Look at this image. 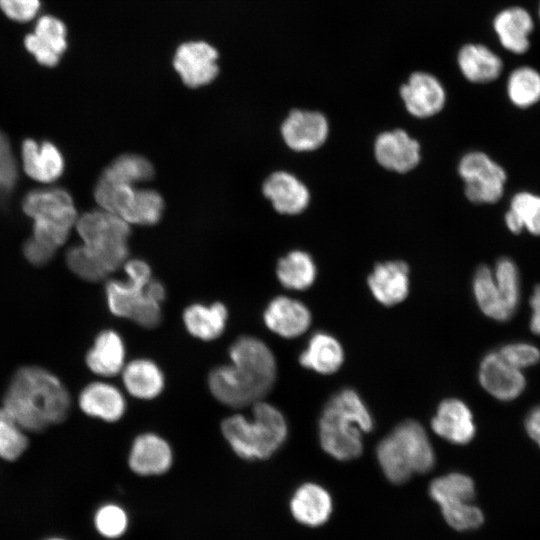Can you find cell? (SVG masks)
Wrapping results in <instances>:
<instances>
[{
    "instance_id": "1f68e13d",
    "label": "cell",
    "mask_w": 540,
    "mask_h": 540,
    "mask_svg": "<svg viewBox=\"0 0 540 540\" xmlns=\"http://www.w3.org/2000/svg\"><path fill=\"white\" fill-rule=\"evenodd\" d=\"M429 495L440 508L470 503L475 495V486L471 477L452 472L435 478L429 486Z\"/></svg>"
},
{
    "instance_id": "2e32d148",
    "label": "cell",
    "mask_w": 540,
    "mask_h": 540,
    "mask_svg": "<svg viewBox=\"0 0 540 540\" xmlns=\"http://www.w3.org/2000/svg\"><path fill=\"white\" fill-rule=\"evenodd\" d=\"M410 271L400 260L385 261L374 266L367 283L373 297L384 306L401 303L409 294Z\"/></svg>"
},
{
    "instance_id": "8992f818",
    "label": "cell",
    "mask_w": 540,
    "mask_h": 540,
    "mask_svg": "<svg viewBox=\"0 0 540 540\" xmlns=\"http://www.w3.org/2000/svg\"><path fill=\"white\" fill-rule=\"evenodd\" d=\"M376 455L385 477L394 484L407 482L415 473H427L435 464L430 439L415 420L396 426L379 442Z\"/></svg>"
},
{
    "instance_id": "7c38bea8",
    "label": "cell",
    "mask_w": 540,
    "mask_h": 540,
    "mask_svg": "<svg viewBox=\"0 0 540 540\" xmlns=\"http://www.w3.org/2000/svg\"><path fill=\"white\" fill-rule=\"evenodd\" d=\"M400 97L409 114L429 118L438 114L446 103V91L434 75L416 71L400 87Z\"/></svg>"
},
{
    "instance_id": "d590c367",
    "label": "cell",
    "mask_w": 540,
    "mask_h": 540,
    "mask_svg": "<svg viewBox=\"0 0 540 540\" xmlns=\"http://www.w3.org/2000/svg\"><path fill=\"white\" fill-rule=\"evenodd\" d=\"M24 429L4 409L0 408V457L7 461L18 459L28 446Z\"/></svg>"
},
{
    "instance_id": "d6986e66",
    "label": "cell",
    "mask_w": 540,
    "mask_h": 540,
    "mask_svg": "<svg viewBox=\"0 0 540 540\" xmlns=\"http://www.w3.org/2000/svg\"><path fill=\"white\" fill-rule=\"evenodd\" d=\"M263 194L278 213L286 215L303 212L310 202L307 186L286 171H276L269 175L263 183Z\"/></svg>"
},
{
    "instance_id": "44dd1931",
    "label": "cell",
    "mask_w": 540,
    "mask_h": 540,
    "mask_svg": "<svg viewBox=\"0 0 540 540\" xmlns=\"http://www.w3.org/2000/svg\"><path fill=\"white\" fill-rule=\"evenodd\" d=\"M21 155L26 174L36 181L53 182L63 173V156L51 142L27 139L22 144Z\"/></svg>"
},
{
    "instance_id": "4dcf8cb0",
    "label": "cell",
    "mask_w": 540,
    "mask_h": 540,
    "mask_svg": "<svg viewBox=\"0 0 540 540\" xmlns=\"http://www.w3.org/2000/svg\"><path fill=\"white\" fill-rule=\"evenodd\" d=\"M505 224L514 234L526 229L532 235L540 236V196L528 191L516 193L505 214Z\"/></svg>"
},
{
    "instance_id": "603a6c76",
    "label": "cell",
    "mask_w": 540,
    "mask_h": 540,
    "mask_svg": "<svg viewBox=\"0 0 540 540\" xmlns=\"http://www.w3.org/2000/svg\"><path fill=\"white\" fill-rule=\"evenodd\" d=\"M534 22L522 7H509L499 12L493 21L494 31L501 45L515 54L525 53L530 46L529 36Z\"/></svg>"
},
{
    "instance_id": "9a60e30c",
    "label": "cell",
    "mask_w": 540,
    "mask_h": 540,
    "mask_svg": "<svg viewBox=\"0 0 540 540\" xmlns=\"http://www.w3.org/2000/svg\"><path fill=\"white\" fill-rule=\"evenodd\" d=\"M173 452L166 440L154 433L137 436L131 446L128 464L140 476H157L169 471Z\"/></svg>"
},
{
    "instance_id": "b9f144b4",
    "label": "cell",
    "mask_w": 540,
    "mask_h": 540,
    "mask_svg": "<svg viewBox=\"0 0 540 540\" xmlns=\"http://www.w3.org/2000/svg\"><path fill=\"white\" fill-rule=\"evenodd\" d=\"M40 7V0H0L1 11L9 19L21 23L34 19Z\"/></svg>"
},
{
    "instance_id": "ba28073f",
    "label": "cell",
    "mask_w": 540,
    "mask_h": 540,
    "mask_svg": "<svg viewBox=\"0 0 540 540\" xmlns=\"http://www.w3.org/2000/svg\"><path fill=\"white\" fill-rule=\"evenodd\" d=\"M23 210L33 220L32 237L55 250L77 221L71 196L60 188L31 191L24 198Z\"/></svg>"
},
{
    "instance_id": "4fadbf2b",
    "label": "cell",
    "mask_w": 540,
    "mask_h": 540,
    "mask_svg": "<svg viewBox=\"0 0 540 540\" xmlns=\"http://www.w3.org/2000/svg\"><path fill=\"white\" fill-rule=\"evenodd\" d=\"M478 378L486 392L501 401L517 398L526 386L522 370L509 364L498 351L484 356L479 366Z\"/></svg>"
},
{
    "instance_id": "60d3db41",
    "label": "cell",
    "mask_w": 540,
    "mask_h": 540,
    "mask_svg": "<svg viewBox=\"0 0 540 540\" xmlns=\"http://www.w3.org/2000/svg\"><path fill=\"white\" fill-rule=\"evenodd\" d=\"M497 351L509 364L520 370L533 366L540 360L539 349L527 342H512Z\"/></svg>"
},
{
    "instance_id": "f6af8a7d",
    "label": "cell",
    "mask_w": 540,
    "mask_h": 540,
    "mask_svg": "<svg viewBox=\"0 0 540 540\" xmlns=\"http://www.w3.org/2000/svg\"><path fill=\"white\" fill-rule=\"evenodd\" d=\"M24 255L34 265L46 264L54 255L55 249L37 241L33 237L24 244Z\"/></svg>"
},
{
    "instance_id": "484cf974",
    "label": "cell",
    "mask_w": 540,
    "mask_h": 540,
    "mask_svg": "<svg viewBox=\"0 0 540 540\" xmlns=\"http://www.w3.org/2000/svg\"><path fill=\"white\" fill-rule=\"evenodd\" d=\"M458 67L462 75L472 83H488L496 80L502 72L500 57L482 44H466L458 52Z\"/></svg>"
},
{
    "instance_id": "d6a6232c",
    "label": "cell",
    "mask_w": 540,
    "mask_h": 540,
    "mask_svg": "<svg viewBox=\"0 0 540 540\" xmlns=\"http://www.w3.org/2000/svg\"><path fill=\"white\" fill-rule=\"evenodd\" d=\"M163 209L164 201L157 191L136 188L120 217L129 225H153L160 220Z\"/></svg>"
},
{
    "instance_id": "8d00e7d4",
    "label": "cell",
    "mask_w": 540,
    "mask_h": 540,
    "mask_svg": "<svg viewBox=\"0 0 540 540\" xmlns=\"http://www.w3.org/2000/svg\"><path fill=\"white\" fill-rule=\"evenodd\" d=\"M95 528L98 533L108 539L122 537L129 527V516L126 510L115 503L102 505L95 513Z\"/></svg>"
},
{
    "instance_id": "f546056e",
    "label": "cell",
    "mask_w": 540,
    "mask_h": 540,
    "mask_svg": "<svg viewBox=\"0 0 540 540\" xmlns=\"http://www.w3.org/2000/svg\"><path fill=\"white\" fill-rule=\"evenodd\" d=\"M276 275L285 288L303 291L315 282L317 268L310 254L302 250H293L280 258Z\"/></svg>"
},
{
    "instance_id": "bcb514c9",
    "label": "cell",
    "mask_w": 540,
    "mask_h": 540,
    "mask_svg": "<svg viewBox=\"0 0 540 540\" xmlns=\"http://www.w3.org/2000/svg\"><path fill=\"white\" fill-rule=\"evenodd\" d=\"M525 428L530 438L540 448V405L528 413L525 420Z\"/></svg>"
},
{
    "instance_id": "681fc988",
    "label": "cell",
    "mask_w": 540,
    "mask_h": 540,
    "mask_svg": "<svg viewBox=\"0 0 540 540\" xmlns=\"http://www.w3.org/2000/svg\"><path fill=\"white\" fill-rule=\"evenodd\" d=\"M539 18H540V5H539Z\"/></svg>"
},
{
    "instance_id": "ab89813d",
    "label": "cell",
    "mask_w": 540,
    "mask_h": 540,
    "mask_svg": "<svg viewBox=\"0 0 540 540\" xmlns=\"http://www.w3.org/2000/svg\"><path fill=\"white\" fill-rule=\"evenodd\" d=\"M446 523L457 531L477 529L484 522L482 511L470 503L440 508Z\"/></svg>"
},
{
    "instance_id": "4316f807",
    "label": "cell",
    "mask_w": 540,
    "mask_h": 540,
    "mask_svg": "<svg viewBox=\"0 0 540 540\" xmlns=\"http://www.w3.org/2000/svg\"><path fill=\"white\" fill-rule=\"evenodd\" d=\"M127 392L138 399L150 400L161 394L164 375L161 369L149 359H134L125 364L121 371Z\"/></svg>"
},
{
    "instance_id": "277c9868",
    "label": "cell",
    "mask_w": 540,
    "mask_h": 540,
    "mask_svg": "<svg viewBox=\"0 0 540 540\" xmlns=\"http://www.w3.org/2000/svg\"><path fill=\"white\" fill-rule=\"evenodd\" d=\"M124 270V281L111 280L106 285L110 312L143 328H155L161 321L164 286L152 278L151 269L143 260H127Z\"/></svg>"
},
{
    "instance_id": "ac0fdd59",
    "label": "cell",
    "mask_w": 540,
    "mask_h": 540,
    "mask_svg": "<svg viewBox=\"0 0 540 540\" xmlns=\"http://www.w3.org/2000/svg\"><path fill=\"white\" fill-rule=\"evenodd\" d=\"M431 428L439 437L457 445L469 443L476 433L470 408L456 398L445 399L438 405Z\"/></svg>"
},
{
    "instance_id": "3957f363",
    "label": "cell",
    "mask_w": 540,
    "mask_h": 540,
    "mask_svg": "<svg viewBox=\"0 0 540 540\" xmlns=\"http://www.w3.org/2000/svg\"><path fill=\"white\" fill-rule=\"evenodd\" d=\"M372 415L351 388L335 393L325 405L318 424L322 449L339 461L359 457L363 451L362 435L373 429Z\"/></svg>"
},
{
    "instance_id": "836d02e7",
    "label": "cell",
    "mask_w": 540,
    "mask_h": 540,
    "mask_svg": "<svg viewBox=\"0 0 540 540\" xmlns=\"http://www.w3.org/2000/svg\"><path fill=\"white\" fill-rule=\"evenodd\" d=\"M510 101L519 108H528L540 101V73L528 66L513 70L507 81Z\"/></svg>"
},
{
    "instance_id": "e0dca14e",
    "label": "cell",
    "mask_w": 540,
    "mask_h": 540,
    "mask_svg": "<svg viewBox=\"0 0 540 540\" xmlns=\"http://www.w3.org/2000/svg\"><path fill=\"white\" fill-rule=\"evenodd\" d=\"M263 319L270 331L290 339L308 330L312 316L304 303L287 296H277L267 305Z\"/></svg>"
},
{
    "instance_id": "9c48e42d",
    "label": "cell",
    "mask_w": 540,
    "mask_h": 540,
    "mask_svg": "<svg viewBox=\"0 0 540 540\" xmlns=\"http://www.w3.org/2000/svg\"><path fill=\"white\" fill-rule=\"evenodd\" d=\"M458 173L469 201L493 204L501 199L507 175L503 167L486 153L471 151L464 154L458 164Z\"/></svg>"
},
{
    "instance_id": "ffe728a7",
    "label": "cell",
    "mask_w": 540,
    "mask_h": 540,
    "mask_svg": "<svg viewBox=\"0 0 540 540\" xmlns=\"http://www.w3.org/2000/svg\"><path fill=\"white\" fill-rule=\"evenodd\" d=\"M333 503L329 492L316 483L300 485L293 493L289 509L293 518L308 527L326 523L332 513Z\"/></svg>"
},
{
    "instance_id": "8fae6325",
    "label": "cell",
    "mask_w": 540,
    "mask_h": 540,
    "mask_svg": "<svg viewBox=\"0 0 540 540\" xmlns=\"http://www.w3.org/2000/svg\"><path fill=\"white\" fill-rule=\"evenodd\" d=\"M281 135L293 151H314L326 142L329 122L319 111L295 109L283 121Z\"/></svg>"
},
{
    "instance_id": "d4e9b609",
    "label": "cell",
    "mask_w": 540,
    "mask_h": 540,
    "mask_svg": "<svg viewBox=\"0 0 540 540\" xmlns=\"http://www.w3.org/2000/svg\"><path fill=\"white\" fill-rule=\"evenodd\" d=\"M299 362L302 367L318 374H333L344 362V350L340 342L331 334L316 332L301 352Z\"/></svg>"
},
{
    "instance_id": "30bf717a",
    "label": "cell",
    "mask_w": 540,
    "mask_h": 540,
    "mask_svg": "<svg viewBox=\"0 0 540 540\" xmlns=\"http://www.w3.org/2000/svg\"><path fill=\"white\" fill-rule=\"evenodd\" d=\"M218 52L204 41L181 44L174 55L173 66L182 82L197 88L211 83L218 75Z\"/></svg>"
},
{
    "instance_id": "f35d334b",
    "label": "cell",
    "mask_w": 540,
    "mask_h": 540,
    "mask_svg": "<svg viewBox=\"0 0 540 540\" xmlns=\"http://www.w3.org/2000/svg\"><path fill=\"white\" fill-rule=\"evenodd\" d=\"M33 33L60 56L67 49L66 26L55 16L43 15L39 17Z\"/></svg>"
},
{
    "instance_id": "7bdbcfd3",
    "label": "cell",
    "mask_w": 540,
    "mask_h": 540,
    "mask_svg": "<svg viewBox=\"0 0 540 540\" xmlns=\"http://www.w3.org/2000/svg\"><path fill=\"white\" fill-rule=\"evenodd\" d=\"M17 179L16 163L5 135L0 131V190H10Z\"/></svg>"
},
{
    "instance_id": "e575fe53",
    "label": "cell",
    "mask_w": 540,
    "mask_h": 540,
    "mask_svg": "<svg viewBox=\"0 0 540 540\" xmlns=\"http://www.w3.org/2000/svg\"><path fill=\"white\" fill-rule=\"evenodd\" d=\"M103 174L119 182L136 186L150 180L154 170L146 158L136 154H124L116 158Z\"/></svg>"
},
{
    "instance_id": "74e56055",
    "label": "cell",
    "mask_w": 540,
    "mask_h": 540,
    "mask_svg": "<svg viewBox=\"0 0 540 540\" xmlns=\"http://www.w3.org/2000/svg\"><path fill=\"white\" fill-rule=\"evenodd\" d=\"M492 272L506 302L515 312L521 291L519 271L515 262L508 257H502L496 262Z\"/></svg>"
},
{
    "instance_id": "7a4b0ae2",
    "label": "cell",
    "mask_w": 540,
    "mask_h": 540,
    "mask_svg": "<svg viewBox=\"0 0 540 540\" xmlns=\"http://www.w3.org/2000/svg\"><path fill=\"white\" fill-rule=\"evenodd\" d=\"M2 408L25 431L41 432L67 417L70 396L51 372L37 366H24L13 375Z\"/></svg>"
},
{
    "instance_id": "52a82bcc",
    "label": "cell",
    "mask_w": 540,
    "mask_h": 540,
    "mask_svg": "<svg viewBox=\"0 0 540 540\" xmlns=\"http://www.w3.org/2000/svg\"><path fill=\"white\" fill-rule=\"evenodd\" d=\"M76 228L80 246L102 280L127 261L130 225L120 216L103 209L87 212Z\"/></svg>"
},
{
    "instance_id": "7402d4cb",
    "label": "cell",
    "mask_w": 540,
    "mask_h": 540,
    "mask_svg": "<svg viewBox=\"0 0 540 540\" xmlns=\"http://www.w3.org/2000/svg\"><path fill=\"white\" fill-rule=\"evenodd\" d=\"M79 406L88 416L106 422L118 421L125 413L126 401L115 386L106 382H92L79 395Z\"/></svg>"
},
{
    "instance_id": "83f0119b",
    "label": "cell",
    "mask_w": 540,
    "mask_h": 540,
    "mask_svg": "<svg viewBox=\"0 0 540 540\" xmlns=\"http://www.w3.org/2000/svg\"><path fill=\"white\" fill-rule=\"evenodd\" d=\"M228 310L223 303L211 305L195 303L183 312V322L187 331L195 338L211 341L218 338L225 330Z\"/></svg>"
},
{
    "instance_id": "5bb4252c",
    "label": "cell",
    "mask_w": 540,
    "mask_h": 540,
    "mask_svg": "<svg viewBox=\"0 0 540 540\" xmlns=\"http://www.w3.org/2000/svg\"><path fill=\"white\" fill-rule=\"evenodd\" d=\"M376 161L385 169L406 173L414 169L421 159L419 142L403 129L380 133L374 142Z\"/></svg>"
},
{
    "instance_id": "ee69618b",
    "label": "cell",
    "mask_w": 540,
    "mask_h": 540,
    "mask_svg": "<svg viewBox=\"0 0 540 540\" xmlns=\"http://www.w3.org/2000/svg\"><path fill=\"white\" fill-rule=\"evenodd\" d=\"M24 45L39 64L54 67L59 63L61 56L44 44L33 32L25 36Z\"/></svg>"
},
{
    "instance_id": "cb8c5ba5",
    "label": "cell",
    "mask_w": 540,
    "mask_h": 540,
    "mask_svg": "<svg viewBox=\"0 0 540 540\" xmlns=\"http://www.w3.org/2000/svg\"><path fill=\"white\" fill-rule=\"evenodd\" d=\"M125 345L114 330H104L95 338L86 355V364L95 374L111 377L121 373L125 366Z\"/></svg>"
},
{
    "instance_id": "6da1fadb",
    "label": "cell",
    "mask_w": 540,
    "mask_h": 540,
    "mask_svg": "<svg viewBox=\"0 0 540 540\" xmlns=\"http://www.w3.org/2000/svg\"><path fill=\"white\" fill-rule=\"evenodd\" d=\"M230 363L214 368L208 377L210 392L222 404L241 408L261 401L277 377L275 356L253 336L237 338L229 348Z\"/></svg>"
},
{
    "instance_id": "7dc6e473",
    "label": "cell",
    "mask_w": 540,
    "mask_h": 540,
    "mask_svg": "<svg viewBox=\"0 0 540 540\" xmlns=\"http://www.w3.org/2000/svg\"><path fill=\"white\" fill-rule=\"evenodd\" d=\"M530 306V329L534 334L540 335V285L534 288L530 298Z\"/></svg>"
},
{
    "instance_id": "f1b7e54d",
    "label": "cell",
    "mask_w": 540,
    "mask_h": 540,
    "mask_svg": "<svg viewBox=\"0 0 540 540\" xmlns=\"http://www.w3.org/2000/svg\"><path fill=\"white\" fill-rule=\"evenodd\" d=\"M473 294L483 314L496 321H507L515 313L499 289L492 269L480 266L473 277Z\"/></svg>"
},
{
    "instance_id": "5b68a950",
    "label": "cell",
    "mask_w": 540,
    "mask_h": 540,
    "mask_svg": "<svg viewBox=\"0 0 540 540\" xmlns=\"http://www.w3.org/2000/svg\"><path fill=\"white\" fill-rule=\"evenodd\" d=\"M221 431L237 456L252 461L271 457L286 441L288 427L283 414L261 400L252 405L251 418L227 417Z\"/></svg>"
},
{
    "instance_id": "c3c4849f",
    "label": "cell",
    "mask_w": 540,
    "mask_h": 540,
    "mask_svg": "<svg viewBox=\"0 0 540 540\" xmlns=\"http://www.w3.org/2000/svg\"><path fill=\"white\" fill-rule=\"evenodd\" d=\"M48 540H64V539H60V538H51V539H48Z\"/></svg>"
}]
</instances>
